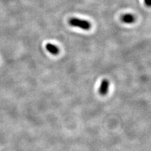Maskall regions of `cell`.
Instances as JSON below:
<instances>
[{"label":"cell","mask_w":151,"mask_h":151,"mask_svg":"<svg viewBox=\"0 0 151 151\" xmlns=\"http://www.w3.org/2000/svg\"><path fill=\"white\" fill-rule=\"evenodd\" d=\"M69 23L71 26L79 27L80 28H81V29H83L85 30H88L89 29H90L91 28V24L89 23V22L86 20H81V19L77 18H70L69 20Z\"/></svg>","instance_id":"cell-1"},{"label":"cell","mask_w":151,"mask_h":151,"mask_svg":"<svg viewBox=\"0 0 151 151\" xmlns=\"http://www.w3.org/2000/svg\"><path fill=\"white\" fill-rule=\"evenodd\" d=\"M108 88H109V81L107 79H103L99 89V93L102 96L106 95L108 91Z\"/></svg>","instance_id":"cell-2"},{"label":"cell","mask_w":151,"mask_h":151,"mask_svg":"<svg viewBox=\"0 0 151 151\" xmlns=\"http://www.w3.org/2000/svg\"><path fill=\"white\" fill-rule=\"evenodd\" d=\"M45 47H46V49L48 50L50 54L53 55H57L59 52V50L58 49V47L54 44L48 43L46 44Z\"/></svg>","instance_id":"cell-3"},{"label":"cell","mask_w":151,"mask_h":151,"mask_svg":"<svg viewBox=\"0 0 151 151\" xmlns=\"http://www.w3.org/2000/svg\"><path fill=\"white\" fill-rule=\"evenodd\" d=\"M135 17L132 14H125L122 17V20L126 23H132L135 22Z\"/></svg>","instance_id":"cell-4"},{"label":"cell","mask_w":151,"mask_h":151,"mask_svg":"<svg viewBox=\"0 0 151 151\" xmlns=\"http://www.w3.org/2000/svg\"><path fill=\"white\" fill-rule=\"evenodd\" d=\"M144 2L145 4L147 5V6H150V4H151V0H144Z\"/></svg>","instance_id":"cell-5"}]
</instances>
